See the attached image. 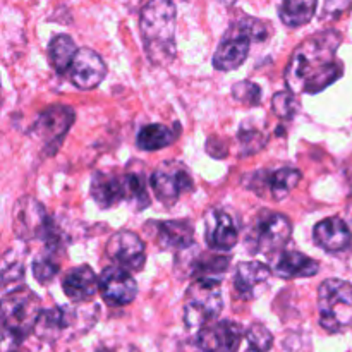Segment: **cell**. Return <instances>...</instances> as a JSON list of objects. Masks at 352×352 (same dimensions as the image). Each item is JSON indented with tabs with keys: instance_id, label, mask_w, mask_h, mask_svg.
I'll use <instances>...</instances> for the list:
<instances>
[{
	"instance_id": "1",
	"label": "cell",
	"mask_w": 352,
	"mask_h": 352,
	"mask_svg": "<svg viewBox=\"0 0 352 352\" xmlns=\"http://www.w3.org/2000/svg\"><path fill=\"white\" fill-rule=\"evenodd\" d=\"M342 43L340 33L322 31L302 41L292 54L285 69V85L294 95H316L344 74L337 48Z\"/></svg>"
},
{
	"instance_id": "2",
	"label": "cell",
	"mask_w": 352,
	"mask_h": 352,
	"mask_svg": "<svg viewBox=\"0 0 352 352\" xmlns=\"http://www.w3.org/2000/svg\"><path fill=\"white\" fill-rule=\"evenodd\" d=\"M177 9L172 0H148L140 14V31L148 60L164 67L175 58Z\"/></svg>"
},
{
	"instance_id": "3",
	"label": "cell",
	"mask_w": 352,
	"mask_h": 352,
	"mask_svg": "<svg viewBox=\"0 0 352 352\" xmlns=\"http://www.w3.org/2000/svg\"><path fill=\"white\" fill-rule=\"evenodd\" d=\"M270 36V28L265 21L256 17H243L229 26L222 41L213 55V67L217 71L229 72L239 69L250 55L251 43H261Z\"/></svg>"
},
{
	"instance_id": "4",
	"label": "cell",
	"mask_w": 352,
	"mask_h": 352,
	"mask_svg": "<svg viewBox=\"0 0 352 352\" xmlns=\"http://www.w3.org/2000/svg\"><path fill=\"white\" fill-rule=\"evenodd\" d=\"M98 318V306H55L41 309L34 333L38 339L55 342L64 336H81Z\"/></svg>"
},
{
	"instance_id": "5",
	"label": "cell",
	"mask_w": 352,
	"mask_h": 352,
	"mask_svg": "<svg viewBox=\"0 0 352 352\" xmlns=\"http://www.w3.org/2000/svg\"><path fill=\"white\" fill-rule=\"evenodd\" d=\"M41 305L34 292L28 287L2 296V330L3 339L12 340L14 346L23 342L31 332H34L40 318Z\"/></svg>"
},
{
	"instance_id": "6",
	"label": "cell",
	"mask_w": 352,
	"mask_h": 352,
	"mask_svg": "<svg viewBox=\"0 0 352 352\" xmlns=\"http://www.w3.org/2000/svg\"><path fill=\"white\" fill-rule=\"evenodd\" d=\"M320 325L329 333L346 332L352 327V284L342 278H327L318 289Z\"/></svg>"
},
{
	"instance_id": "7",
	"label": "cell",
	"mask_w": 352,
	"mask_h": 352,
	"mask_svg": "<svg viewBox=\"0 0 352 352\" xmlns=\"http://www.w3.org/2000/svg\"><path fill=\"white\" fill-rule=\"evenodd\" d=\"M12 229L21 241L43 239L45 246H60L58 232H55L47 210L31 196L17 199L12 212Z\"/></svg>"
},
{
	"instance_id": "8",
	"label": "cell",
	"mask_w": 352,
	"mask_h": 352,
	"mask_svg": "<svg viewBox=\"0 0 352 352\" xmlns=\"http://www.w3.org/2000/svg\"><path fill=\"white\" fill-rule=\"evenodd\" d=\"M223 299L219 280L196 278L184 298V323L188 329H203L222 313Z\"/></svg>"
},
{
	"instance_id": "9",
	"label": "cell",
	"mask_w": 352,
	"mask_h": 352,
	"mask_svg": "<svg viewBox=\"0 0 352 352\" xmlns=\"http://www.w3.org/2000/svg\"><path fill=\"white\" fill-rule=\"evenodd\" d=\"M291 236L292 223L287 217L282 213L270 212V210H263L254 220L250 236L246 237V244L250 246L251 253L275 256L284 250Z\"/></svg>"
},
{
	"instance_id": "10",
	"label": "cell",
	"mask_w": 352,
	"mask_h": 352,
	"mask_svg": "<svg viewBox=\"0 0 352 352\" xmlns=\"http://www.w3.org/2000/svg\"><path fill=\"white\" fill-rule=\"evenodd\" d=\"M150 188L155 198L170 208L186 192L192 191L195 182L186 165H182L181 162L168 160L151 172Z\"/></svg>"
},
{
	"instance_id": "11",
	"label": "cell",
	"mask_w": 352,
	"mask_h": 352,
	"mask_svg": "<svg viewBox=\"0 0 352 352\" xmlns=\"http://www.w3.org/2000/svg\"><path fill=\"white\" fill-rule=\"evenodd\" d=\"M72 122H74V110L71 107L50 105L36 117L31 134L47 150V155H54L71 129Z\"/></svg>"
},
{
	"instance_id": "12",
	"label": "cell",
	"mask_w": 352,
	"mask_h": 352,
	"mask_svg": "<svg viewBox=\"0 0 352 352\" xmlns=\"http://www.w3.org/2000/svg\"><path fill=\"white\" fill-rule=\"evenodd\" d=\"M246 330L232 320L212 322L199 329L196 347L199 352H239Z\"/></svg>"
},
{
	"instance_id": "13",
	"label": "cell",
	"mask_w": 352,
	"mask_h": 352,
	"mask_svg": "<svg viewBox=\"0 0 352 352\" xmlns=\"http://www.w3.org/2000/svg\"><path fill=\"white\" fill-rule=\"evenodd\" d=\"M98 292L107 305L112 308H120L131 305L136 299L138 284L129 270L110 267L100 274Z\"/></svg>"
},
{
	"instance_id": "14",
	"label": "cell",
	"mask_w": 352,
	"mask_h": 352,
	"mask_svg": "<svg viewBox=\"0 0 352 352\" xmlns=\"http://www.w3.org/2000/svg\"><path fill=\"white\" fill-rule=\"evenodd\" d=\"M107 254L117 267L129 272H141L146 263L143 239L131 230H119L110 236L107 243Z\"/></svg>"
},
{
	"instance_id": "15",
	"label": "cell",
	"mask_w": 352,
	"mask_h": 352,
	"mask_svg": "<svg viewBox=\"0 0 352 352\" xmlns=\"http://www.w3.org/2000/svg\"><path fill=\"white\" fill-rule=\"evenodd\" d=\"M301 177V172L294 167H282L272 172H256L250 177V189L258 195H265V191H268L272 199L282 201L291 195Z\"/></svg>"
},
{
	"instance_id": "16",
	"label": "cell",
	"mask_w": 352,
	"mask_h": 352,
	"mask_svg": "<svg viewBox=\"0 0 352 352\" xmlns=\"http://www.w3.org/2000/svg\"><path fill=\"white\" fill-rule=\"evenodd\" d=\"M272 274V268L261 261H241L234 270V292L243 301H253L267 287Z\"/></svg>"
},
{
	"instance_id": "17",
	"label": "cell",
	"mask_w": 352,
	"mask_h": 352,
	"mask_svg": "<svg viewBox=\"0 0 352 352\" xmlns=\"http://www.w3.org/2000/svg\"><path fill=\"white\" fill-rule=\"evenodd\" d=\"M237 239H239V230L229 213L219 208L206 213L205 241L210 251L227 253L236 248Z\"/></svg>"
},
{
	"instance_id": "18",
	"label": "cell",
	"mask_w": 352,
	"mask_h": 352,
	"mask_svg": "<svg viewBox=\"0 0 352 352\" xmlns=\"http://www.w3.org/2000/svg\"><path fill=\"white\" fill-rule=\"evenodd\" d=\"M107 65L103 58L91 48H79L71 69L69 79L79 89H93L105 79Z\"/></svg>"
},
{
	"instance_id": "19",
	"label": "cell",
	"mask_w": 352,
	"mask_h": 352,
	"mask_svg": "<svg viewBox=\"0 0 352 352\" xmlns=\"http://www.w3.org/2000/svg\"><path fill=\"white\" fill-rule=\"evenodd\" d=\"M91 198L102 210H109L126 201V175L117 174L112 170H100L93 174L91 186H89Z\"/></svg>"
},
{
	"instance_id": "20",
	"label": "cell",
	"mask_w": 352,
	"mask_h": 352,
	"mask_svg": "<svg viewBox=\"0 0 352 352\" xmlns=\"http://www.w3.org/2000/svg\"><path fill=\"white\" fill-rule=\"evenodd\" d=\"M186 256L189 258L186 270H188V277L196 278H205V280H219L222 282V277L226 272L229 270L230 260L229 256L212 251V253H201L196 250L195 246L188 248V250L181 251Z\"/></svg>"
},
{
	"instance_id": "21",
	"label": "cell",
	"mask_w": 352,
	"mask_h": 352,
	"mask_svg": "<svg viewBox=\"0 0 352 352\" xmlns=\"http://www.w3.org/2000/svg\"><path fill=\"white\" fill-rule=\"evenodd\" d=\"M320 263L301 251L282 250L272 260V272L275 277L292 280V278H308L318 274Z\"/></svg>"
},
{
	"instance_id": "22",
	"label": "cell",
	"mask_w": 352,
	"mask_h": 352,
	"mask_svg": "<svg viewBox=\"0 0 352 352\" xmlns=\"http://www.w3.org/2000/svg\"><path fill=\"white\" fill-rule=\"evenodd\" d=\"M151 226L155 227V237L162 250L181 253L195 246V227L188 220H165Z\"/></svg>"
},
{
	"instance_id": "23",
	"label": "cell",
	"mask_w": 352,
	"mask_h": 352,
	"mask_svg": "<svg viewBox=\"0 0 352 352\" xmlns=\"http://www.w3.org/2000/svg\"><path fill=\"white\" fill-rule=\"evenodd\" d=\"M313 239L316 246L327 253H340L351 246L352 234L340 217H330L316 223L313 229Z\"/></svg>"
},
{
	"instance_id": "24",
	"label": "cell",
	"mask_w": 352,
	"mask_h": 352,
	"mask_svg": "<svg viewBox=\"0 0 352 352\" xmlns=\"http://www.w3.org/2000/svg\"><path fill=\"white\" fill-rule=\"evenodd\" d=\"M64 294L74 302H88L98 291V278L88 265L71 268L62 278Z\"/></svg>"
},
{
	"instance_id": "25",
	"label": "cell",
	"mask_w": 352,
	"mask_h": 352,
	"mask_svg": "<svg viewBox=\"0 0 352 352\" xmlns=\"http://www.w3.org/2000/svg\"><path fill=\"white\" fill-rule=\"evenodd\" d=\"M181 133V127L175 126H165V124H148V126L141 127L138 133L136 143L138 148L143 151H157L162 148L170 146L175 143Z\"/></svg>"
},
{
	"instance_id": "26",
	"label": "cell",
	"mask_w": 352,
	"mask_h": 352,
	"mask_svg": "<svg viewBox=\"0 0 352 352\" xmlns=\"http://www.w3.org/2000/svg\"><path fill=\"white\" fill-rule=\"evenodd\" d=\"M126 175V189H127V198L126 201H129L131 205H134V208L138 212L146 208L150 205V195H148L146 189V172H144L143 164L140 160H133L127 168L124 170Z\"/></svg>"
},
{
	"instance_id": "27",
	"label": "cell",
	"mask_w": 352,
	"mask_h": 352,
	"mask_svg": "<svg viewBox=\"0 0 352 352\" xmlns=\"http://www.w3.org/2000/svg\"><path fill=\"white\" fill-rule=\"evenodd\" d=\"M318 0H278V17L289 28H301L315 17Z\"/></svg>"
},
{
	"instance_id": "28",
	"label": "cell",
	"mask_w": 352,
	"mask_h": 352,
	"mask_svg": "<svg viewBox=\"0 0 352 352\" xmlns=\"http://www.w3.org/2000/svg\"><path fill=\"white\" fill-rule=\"evenodd\" d=\"M78 52L79 48L76 47L74 40L69 34H57L55 38H52L50 45H48V58H50L52 67L58 74L69 72Z\"/></svg>"
},
{
	"instance_id": "29",
	"label": "cell",
	"mask_w": 352,
	"mask_h": 352,
	"mask_svg": "<svg viewBox=\"0 0 352 352\" xmlns=\"http://www.w3.org/2000/svg\"><path fill=\"white\" fill-rule=\"evenodd\" d=\"M58 251L48 250L43 254H38L33 261V277L36 278L40 284H48L57 277L60 272V263L57 260Z\"/></svg>"
},
{
	"instance_id": "30",
	"label": "cell",
	"mask_w": 352,
	"mask_h": 352,
	"mask_svg": "<svg viewBox=\"0 0 352 352\" xmlns=\"http://www.w3.org/2000/svg\"><path fill=\"white\" fill-rule=\"evenodd\" d=\"M21 287H24L23 263L17 260H10L9 254H6L2 265V296Z\"/></svg>"
},
{
	"instance_id": "31",
	"label": "cell",
	"mask_w": 352,
	"mask_h": 352,
	"mask_svg": "<svg viewBox=\"0 0 352 352\" xmlns=\"http://www.w3.org/2000/svg\"><path fill=\"white\" fill-rule=\"evenodd\" d=\"M246 344L256 352H267L274 344V336L270 330L261 323H253L246 330Z\"/></svg>"
},
{
	"instance_id": "32",
	"label": "cell",
	"mask_w": 352,
	"mask_h": 352,
	"mask_svg": "<svg viewBox=\"0 0 352 352\" xmlns=\"http://www.w3.org/2000/svg\"><path fill=\"white\" fill-rule=\"evenodd\" d=\"M267 134L261 133L258 129H241L239 133V144H241V155H254L260 150H263V146L267 144Z\"/></svg>"
},
{
	"instance_id": "33",
	"label": "cell",
	"mask_w": 352,
	"mask_h": 352,
	"mask_svg": "<svg viewBox=\"0 0 352 352\" xmlns=\"http://www.w3.org/2000/svg\"><path fill=\"white\" fill-rule=\"evenodd\" d=\"M298 100L292 91H280L272 98V109L280 119H292L298 112Z\"/></svg>"
},
{
	"instance_id": "34",
	"label": "cell",
	"mask_w": 352,
	"mask_h": 352,
	"mask_svg": "<svg viewBox=\"0 0 352 352\" xmlns=\"http://www.w3.org/2000/svg\"><path fill=\"white\" fill-rule=\"evenodd\" d=\"M232 96L241 103L248 105H258L261 100V89L253 81H241L232 86Z\"/></svg>"
},
{
	"instance_id": "35",
	"label": "cell",
	"mask_w": 352,
	"mask_h": 352,
	"mask_svg": "<svg viewBox=\"0 0 352 352\" xmlns=\"http://www.w3.org/2000/svg\"><path fill=\"white\" fill-rule=\"evenodd\" d=\"M351 7V0H327L325 3V16H339V14L346 12Z\"/></svg>"
},
{
	"instance_id": "36",
	"label": "cell",
	"mask_w": 352,
	"mask_h": 352,
	"mask_svg": "<svg viewBox=\"0 0 352 352\" xmlns=\"http://www.w3.org/2000/svg\"><path fill=\"white\" fill-rule=\"evenodd\" d=\"M119 352H140V351H138L136 347H134V346H127L126 349H120Z\"/></svg>"
},
{
	"instance_id": "37",
	"label": "cell",
	"mask_w": 352,
	"mask_h": 352,
	"mask_svg": "<svg viewBox=\"0 0 352 352\" xmlns=\"http://www.w3.org/2000/svg\"><path fill=\"white\" fill-rule=\"evenodd\" d=\"M9 352H21V351H19V349H17V347H16V346H12V349H10Z\"/></svg>"
},
{
	"instance_id": "38",
	"label": "cell",
	"mask_w": 352,
	"mask_h": 352,
	"mask_svg": "<svg viewBox=\"0 0 352 352\" xmlns=\"http://www.w3.org/2000/svg\"><path fill=\"white\" fill-rule=\"evenodd\" d=\"M98 352H119V351H110V349H102V351H98Z\"/></svg>"
}]
</instances>
